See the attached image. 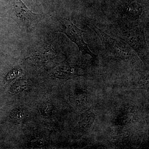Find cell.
I'll return each instance as SVG.
<instances>
[{
  "label": "cell",
  "mask_w": 149,
  "mask_h": 149,
  "mask_svg": "<svg viewBox=\"0 0 149 149\" xmlns=\"http://www.w3.org/2000/svg\"><path fill=\"white\" fill-rule=\"evenodd\" d=\"M118 37L135 51L144 63H148L149 51L144 28L139 22L120 20L116 25Z\"/></svg>",
  "instance_id": "6da1fadb"
},
{
  "label": "cell",
  "mask_w": 149,
  "mask_h": 149,
  "mask_svg": "<svg viewBox=\"0 0 149 149\" xmlns=\"http://www.w3.org/2000/svg\"><path fill=\"white\" fill-rule=\"evenodd\" d=\"M86 24L98 36L105 49L118 58L125 61H132L134 56L132 49L123 41L108 35L96 26L95 22L90 19Z\"/></svg>",
  "instance_id": "7a4b0ae2"
},
{
  "label": "cell",
  "mask_w": 149,
  "mask_h": 149,
  "mask_svg": "<svg viewBox=\"0 0 149 149\" xmlns=\"http://www.w3.org/2000/svg\"><path fill=\"white\" fill-rule=\"evenodd\" d=\"M7 16L13 19L19 27L28 31L37 20V14L29 10L22 0H10Z\"/></svg>",
  "instance_id": "3957f363"
},
{
  "label": "cell",
  "mask_w": 149,
  "mask_h": 149,
  "mask_svg": "<svg viewBox=\"0 0 149 149\" xmlns=\"http://www.w3.org/2000/svg\"><path fill=\"white\" fill-rule=\"evenodd\" d=\"M57 31L65 34L70 40L76 44L83 54L89 55L94 59L97 58V56L91 52L83 39V33L84 31L73 24L69 15H66L60 19L57 26Z\"/></svg>",
  "instance_id": "277c9868"
},
{
  "label": "cell",
  "mask_w": 149,
  "mask_h": 149,
  "mask_svg": "<svg viewBox=\"0 0 149 149\" xmlns=\"http://www.w3.org/2000/svg\"><path fill=\"white\" fill-rule=\"evenodd\" d=\"M116 9L121 20L129 22H139L146 13L145 8L134 0H121Z\"/></svg>",
  "instance_id": "5b68a950"
},
{
  "label": "cell",
  "mask_w": 149,
  "mask_h": 149,
  "mask_svg": "<svg viewBox=\"0 0 149 149\" xmlns=\"http://www.w3.org/2000/svg\"><path fill=\"white\" fill-rule=\"evenodd\" d=\"M85 61L78 63L71 66L63 65L56 70L55 75L61 78H71L77 76H85L87 73Z\"/></svg>",
  "instance_id": "8992f818"
},
{
  "label": "cell",
  "mask_w": 149,
  "mask_h": 149,
  "mask_svg": "<svg viewBox=\"0 0 149 149\" xmlns=\"http://www.w3.org/2000/svg\"><path fill=\"white\" fill-rule=\"evenodd\" d=\"M137 118V112L134 107L126 106L120 111L116 120V123L121 126L130 125L135 122Z\"/></svg>",
  "instance_id": "52a82bcc"
},
{
  "label": "cell",
  "mask_w": 149,
  "mask_h": 149,
  "mask_svg": "<svg viewBox=\"0 0 149 149\" xmlns=\"http://www.w3.org/2000/svg\"><path fill=\"white\" fill-rule=\"evenodd\" d=\"M130 136L129 131L123 126L118 125L110 128L109 136L114 143L122 144L127 141Z\"/></svg>",
  "instance_id": "ba28073f"
},
{
  "label": "cell",
  "mask_w": 149,
  "mask_h": 149,
  "mask_svg": "<svg viewBox=\"0 0 149 149\" xmlns=\"http://www.w3.org/2000/svg\"><path fill=\"white\" fill-rule=\"evenodd\" d=\"M88 91L87 88L80 87L74 89L70 96V100L77 107L85 106L88 102Z\"/></svg>",
  "instance_id": "9c48e42d"
},
{
  "label": "cell",
  "mask_w": 149,
  "mask_h": 149,
  "mask_svg": "<svg viewBox=\"0 0 149 149\" xmlns=\"http://www.w3.org/2000/svg\"><path fill=\"white\" fill-rule=\"evenodd\" d=\"M95 113L91 110L87 111L83 113L78 123V128L81 132H87L91 128L95 120Z\"/></svg>",
  "instance_id": "30bf717a"
},
{
  "label": "cell",
  "mask_w": 149,
  "mask_h": 149,
  "mask_svg": "<svg viewBox=\"0 0 149 149\" xmlns=\"http://www.w3.org/2000/svg\"><path fill=\"white\" fill-rule=\"evenodd\" d=\"M135 83L138 88L147 90L149 88L148 76L142 75L136 80Z\"/></svg>",
  "instance_id": "8fae6325"
}]
</instances>
